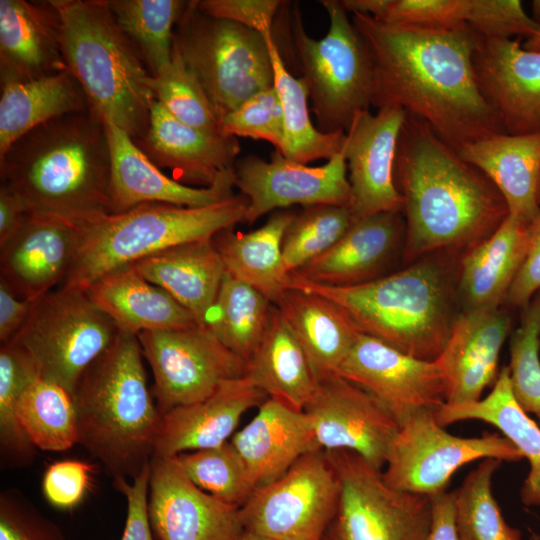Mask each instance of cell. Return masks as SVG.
<instances>
[{"mask_svg":"<svg viewBox=\"0 0 540 540\" xmlns=\"http://www.w3.org/2000/svg\"><path fill=\"white\" fill-rule=\"evenodd\" d=\"M351 20L371 57L373 107L403 109L457 152L505 133L477 83L473 54L481 36L470 25L388 24L360 13Z\"/></svg>","mask_w":540,"mask_h":540,"instance_id":"obj_1","label":"cell"},{"mask_svg":"<svg viewBox=\"0 0 540 540\" xmlns=\"http://www.w3.org/2000/svg\"><path fill=\"white\" fill-rule=\"evenodd\" d=\"M403 199V265L433 253L462 255L508 216L491 180L460 157L423 121L407 115L394 162Z\"/></svg>","mask_w":540,"mask_h":540,"instance_id":"obj_2","label":"cell"},{"mask_svg":"<svg viewBox=\"0 0 540 540\" xmlns=\"http://www.w3.org/2000/svg\"><path fill=\"white\" fill-rule=\"evenodd\" d=\"M110 168L105 121L89 109L33 129L0 155L1 184L27 213L75 224L112 213Z\"/></svg>","mask_w":540,"mask_h":540,"instance_id":"obj_3","label":"cell"},{"mask_svg":"<svg viewBox=\"0 0 540 540\" xmlns=\"http://www.w3.org/2000/svg\"><path fill=\"white\" fill-rule=\"evenodd\" d=\"M461 255L438 252L351 287H329L291 274V288L338 304L361 333L412 357L435 361L460 313L457 266Z\"/></svg>","mask_w":540,"mask_h":540,"instance_id":"obj_4","label":"cell"},{"mask_svg":"<svg viewBox=\"0 0 540 540\" xmlns=\"http://www.w3.org/2000/svg\"><path fill=\"white\" fill-rule=\"evenodd\" d=\"M137 335L119 332L83 372L72 394L78 439L113 479L149 466L161 423Z\"/></svg>","mask_w":540,"mask_h":540,"instance_id":"obj_5","label":"cell"},{"mask_svg":"<svg viewBox=\"0 0 540 540\" xmlns=\"http://www.w3.org/2000/svg\"><path fill=\"white\" fill-rule=\"evenodd\" d=\"M62 19L68 70L82 87L89 110L134 141L147 132L155 97L135 45L121 31L106 0H52Z\"/></svg>","mask_w":540,"mask_h":540,"instance_id":"obj_6","label":"cell"},{"mask_svg":"<svg viewBox=\"0 0 540 540\" xmlns=\"http://www.w3.org/2000/svg\"><path fill=\"white\" fill-rule=\"evenodd\" d=\"M248 199L234 195L201 207L144 203L76 224L75 256L61 286L86 290L103 275L169 248L244 223Z\"/></svg>","mask_w":540,"mask_h":540,"instance_id":"obj_7","label":"cell"},{"mask_svg":"<svg viewBox=\"0 0 540 540\" xmlns=\"http://www.w3.org/2000/svg\"><path fill=\"white\" fill-rule=\"evenodd\" d=\"M320 3L329 17L323 38L308 36L297 6L289 9L288 28L318 130L346 132L355 114L372 106L373 65L341 1Z\"/></svg>","mask_w":540,"mask_h":540,"instance_id":"obj_8","label":"cell"},{"mask_svg":"<svg viewBox=\"0 0 540 540\" xmlns=\"http://www.w3.org/2000/svg\"><path fill=\"white\" fill-rule=\"evenodd\" d=\"M173 49L194 75L221 121L257 92L273 86L266 37L203 12L188 1L176 24Z\"/></svg>","mask_w":540,"mask_h":540,"instance_id":"obj_9","label":"cell"},{"mask_svg":"<svg viewBox=\"0 0 540 540\" xmlns=\"http://www.w3.org/2000/svg\"><path fill=\"white\" fill-rule=\"evenodd\" d=\"M119 332L86 290L59 286L33 301L26 322L9 343L32 360L40 378L72 396L83 372Z\"/></svg>","mask_w":540,"mask_h":540,"instance_id":"obj_10","label":"cell"},{"mask_svg":"<svg viewBox=\"0 0 540 540\" xmlns=\"http://www.w3.org/2000/svg\"><path fill=\"white\" fill-rule=\"evenodd\" d=\"M340 479L336 513L321 540H424L431 524L425 495L389 487L358 454L327 451Z\"/></svg>","mask_w":540,"mask_h":540,"instance_id":"obj_11","label":"cell"},{"mask_svg":"<svg viewBox=\"0 0 540 540\" xmlns=\"http://www.w3.org/2000/svg\"><path fill=\"white\" fill-rule=\"evenodd\" d=\"M485 458L517 462L523 456L498 433L454 436L438 423L435 412L421 411L400 425L382 478L395 490L430 497L446 491L460 467Z\"/></svg>","mask_w":540,"mask_h":540,"instance_id":"obj_12","label":"cell"},{"mask_svg":"<svg viewBox=\"0 0 540 540\" xmlns=\"http://www.w3.org/2000/svg\"><path fill=\"white\" fill-rule=\"evenodd\" d=\"M340 490L328 452H308L240 507L244 529L277 540H321L336 513Z\"/></svg>","mask_w":540,"mask_h":540,"instance_id":"obj_13","label":"cell"},{"mask_svg":"<svg viewBox=\"0 0 540 540\" xmlns=\"http://www.w3.org/2000/svg\"><path fill=\"white\" fill-rule=\"evenodd\" d=\"M153 374L161 415L204 400L225 381L245 376L246 362L209 326L144 331L137 335Z\"/></svg>","mask_w":540,"mask_h":540,"instance_id":"obj_14","label":"cell"},{"mask_svg":"<svg viewBox=\"0 0 540 540\" xmlns=\"http://www.w3.org/2000/svg\"><path fill=\"white\" fill-rule=\"evenodd\" d=\"M337 374L370 394L399 425L446 403V380L437 360L412 357L363 333Z\"/></svg>","mask_w":540,"mask_h":540,"instance_id":"obj_15","label":"cell"},{"mask_svg":"<svg viewBox=\"0 0 540 540\" xmlns=\"http://www.w3.org/2000/svg\"><path fill=\"white\" fill-rule=\"evenodd\" d=\"M343 148V147H342ZM235 186L248 199L244 223L292 205L348 206L351 188L343 149L321 166H308L275 150L270 161L256 155L237 160Z\"/></svg>","mask_w":540,"mask_h":540,"instance_id":"obj_16","label":"cell"},{"mask_svg":"<svg viewBox=\"0 0 540 540\" xmlns=\"http://www.w3.org/2000/svg\"><path fill=\"white\" fill-rule=\"evenodd\" d=\"M304 412L320 449L351 451L378 471L385 467L400 425L362 388L339 374L327 376Z\"/></svg>","mask_w":540,"mask_h":540,"instance_id":"obj_17","label":"cell"},{"mask_svg":"<svg viewBox=\"0 0 540 540\" xmlns=\"http://www.w3.org/2000/svg\"><path fill=\"white\" fill-rule=\"evenodd\" d=\"M148 517L156 540H237L243 533L240 507L197 487L177 456L149 463Z\"/></svg>","mask_w":540,"mask_h":540,"instance_id":"obj_18","label":"cell"},{"mask_svg":"<svg viewBox=\"0 0 540 540\" xmlns=\"http://www.w3.org/2000/svg\"><path fill=\"white\" fill-rule=\"evenodd\" d=\"M407 113L395 106L355 114L345 132L343 152L351 188L353 221L381 212H402L403 199L394 181L399 135Z\"/></svg>","mask_w":540,"mask_h":540,"instance_id":"obj_19","label":"cell"},{"mask_svg":"<svg viewBox=\"0 0 540 540\" xmlns=\"http://www.w3.org/2000/svg\"><path fill=\"white\" fill-rule=\"evenodd\" d=\"M473 65L479 89L504 132L540 134V53L516 40L480 37Z\"/></svg>","mask_w":540,"mask_h":540,"instance_id":"obj_20","label":"cell"},{"mask_svg":"<svg viewBox=\"0 0 540 540\" xmlns=\"http://www.w3.org/2000/svg\"><path fill=\"white\" fill-rule=\"evenodd\" d=\"M77 225L42 213H26L16 235L0 248V281L19 298L34 301L61 286L73 262Z\"/></svg>","mask_w":540,"mask_h":540,"instance_id":"obj_21","label":"cell"},{"mask_svg":"<svg viewBox=\"0 0 540 540\" xmlns=\"http://www.w3.org/2000/svg\"><path fill=\"white\" fill-rule=\"evenodd\" d=\"M105 124L110 148L112 213H121L144 203L208 206L235 195L234 168L225 171L209 187L182 184L152 163L124 130L111 121H105Z\"/></svg>","mask_w":540,"mask_h":540,"instance_id":"obj_22","label":"cell"},{"mask_svg":"<svg viewBox=\"0 0 540 540\" xmlns=\"http://www.w3.org/2000/svg\"><path fill=\"white\" fill-rule=\"evenodd\" d=\"M402 212H381L355 221L327 251L292 275L319 285L351 287L386 275L403 255Z\"/></svg>","mask_w":540,"mask_h":540,"instance_id":"obj_23","label":"cell"},{"mask_svg":"<svg viewBox=\"0 0 540 540\" xmlns=\"http://www.w3.org/2000/svg\"><path fill=\"white\" fill-rule=\"evenodd\" d=\"M134 142L158 168L169 169L176 181L203 187L233 169L241 151L236 137L187 125L156 100L151 104L146 134Z\"/></svg>","mask_w":540,"mask_h":540,"instance_id":"obj_24","label":"cell"},{"mask_svg":"<svg viewBox=\"0 0 540 540\" xmlns=\"http://www.w3.org/2000/svg\"><path fill=\"white\" fill-rule=\"evenodd\" d=\"M512 319L503 307L460 311L447 345L437 359L446 380V403L480 400L498 378L500 351L511 331Z\"/></svg>","mask_w":540,"mask_h":540,"instance_id":"obj_25","label":"cell"},{"mask_svg":"<svg viewBox=\"0 0 540 540\" xmlns=\"http://www.w3.org/2000/svg\"><path fill=\"white\" fill-rule=\"evenodd\" d=\"M62 19L52 0H0V84L67 70Z\"/></svg>","mask_w":540,"mask_h":540,"instance_id":"obj_26","label":"cell"},{"mask_svg":"<svg viewBox=\"0 0 540 540\" xmlns=\"http://www.w3.org/2000/svg\"><path fill=\"white\" fill-rule=\"evenodd\" d=\"M266 398L246 376L223 382L204 400L162 415L154 455L178 456L228 442L243 414Z\"/></svg>","mask_w":540,"mask_h":540,"instance_id":"obj_27","label":"cell"},{"mask_svg":"<svg viewBox=\"0 0 540 540\" xmlns=\"http://www.w3.org/2000/svg\"><path fill=\"white\" fill-rule=\"evenodd\" d=\"M230 442L257 489L282 477L303 455L320 449L308 415L272 398L258 406L254 418Z\"/></svg>","mask_w":540,"mask_h":540,"instance_id":"obj_28","label":"cell"},{"mask_svg":"<svg viewBox=\"0 0 540 540\" xmlns=\"http://www.w3.org/2000/svg\"><path fill=\"white\" fill-rule=\"evenodd\" d=\"M528 224L508 214L493 234L460 256L457 294L461 311L504 306L527 251Z\"/></svg>","mask_w":540,"mask_h":540,"instance_id":"obj_29","label":"cell"},{"mask_svg":"<svg viewBox=\"0 0 540 540\" xmlns=\"http://www.w3.org/2000/svg\"><path fill=\"white\" fill-rule=\"evenodd\" d=\"M86 291L120 332L138 335L199 325L186 308L132 264L103 275Z\"/></svg>","mask_w":540,"mask_h":540,"instance_id":"obj_30","label":"cell"},{"mask_svg":"<svg viewBox=\"0 0 540 540\" xmlns=\"http://www.w3.org/2000/svg\"><path fill=\"white\" fill-rule=\"evenodd\" d=\"M458 154L491 180L510 215L529 223L539 213L540 134L498 133L466 144Z\"/></svg>","mask_w":540,"mask_h":540,"instance_id":"obj_31","label":"cell"},{"mask_svg":"<svg viewBox=\"0 0 540 540\" xmlns=\"http://www.w3.org/2000/svg\"><path fill=\"white\" fill-rule=\"evenodd\" d=\"M274 305L302 347L317 382L337 374L361 334L346 311L322 295L295 288Z\"/></svg>","mask_w":540,"mask_h":540,"instance_id":"obj_32","label":"cell"},{"mask_svg":"<svg viewBox=\"0 0 540 540\" xmlns=\"http://www.w3.org/2000/svg\"><path fill=\"white\" fill-rule=\"evenodd\" d=\"M132 265L186 308L199 325L208 326L226 274L213 238L181 244Z\"/></svg>","mask_w":540,"mask_h":540,"instance_id":"obj_33","label":"cell"},{"mask_svg":"<svg viewBox=\"0 0 540 540\" xmlns=\"http://www.w3.org/2000/svg\"><path fill=\"white\" fill-rule=\"evenodd\" d=\"M295 213L279 210L251 232L226 228L213 237L226 274L252 286L272 304L290 289L291 273L282 256L284 233Z\"/></svg>","mask_w":540,"mask_h":540,"instance_id":"obj_34","label":"cell"},{"mask_svg":"<svg viewBox=\"0 0 540 540\" xmlns=\"http://www.w3.org/2000/svg\"><path fill=\"white\" fill-rule=\"evenodd\" d=\"M245 376L268 398L299 411L316 391L309 361L274 304L264 335L246 362Z\"/></svg>","mask_w":540,"mask_h":540,"instance_id":"obj_35","label":"cell"},{"mask_svg":"<svg viewBox=\"0 0 540 540\" xmlns=\"http://www.w3.org/2000/svg\"><path fill=\"white\" fill-rule=\"evenodd\" d=\"M435 416L443 427L475 419L500 430L530 464V471L520 490L522 503L525 506H540V427L515 401L508 366L500 370L487 397L459 405L445 403L435 412Z\"/></svg>","mask_w":540,"mask_h":540,"instance_id":"obj_36","label":"cell"},{"mask_svg":"<svg viewBox=\"0 0 540 540\" xmlns=\"http://www.w3.org/2000/svg\"><path fill=\"white\" fill-rule=\"evenodd\" d=\"M88 109L85 93L68 69L29 81L1 84L0 155L33 129L62 115Z\"/></svg>","mask_w":540,"mask_h":540,"instance_id":"obj_37","label":"cell"},{"mask_svg":"<svg viewBox=\"0 0 540 540\" xmlns=\"http://www.w3.org/2000/svg\"><path fill=\"white\" fill-rule=\"evenodd\" d=\"M265 37L273 65V86L283 112L284 134L280 152L301 164L319 159L329 160L341 151L345 132L323 133L313 125L304 81L301 77H294L286 68L273 34Z\"/></svg>","mask_w":540,"mask_h":540,"instance_id":"obj_38","label":"cell"},{"mask_svg":"<svg viewBox=\"0 0 540 540\" xmlns=\"http://www.w3.org/2000/svg\"><path fill=\"white\" fill-rule=\"evenodd\" d=\"M272 306L255 288L225 274L208 326L230 351L247 362L264 335Z\"/></svg>","mask_w":540,"mask_h":540,"instance_id":"obj_39","label":"cell"},{"mask_svg":"<svg viewBox=\"0 0 540 540\" xmlns=\"http://www.w3.org/2000/svg\"><path fill=\"white\" fill-rule=\"evenodd\" d=\"M188 1L106 0L121 31L138 49L150 75L171 60L173 34Z\"/></svg>","mask_w":540,"mask_h":540,"instance_id":"obj_40","label":"cell"},{"mask_svg":"<svg viewBox=\"0 0 540 540\" xmlns=\"http://www.w3.org/2000/svg\"><path fill=\"white\" fill-rule=\"evenodd\" d=\"M16 412L24 433L37 449L59 452L77 444L73 399L58 384L36 378L19 397Z\"/></svg>","mask_w":540,"mask_h":540,"instance_id":"obj_41","label":"cell"},{"mask_svg":"<svg viewBox=\"0 0 540 540\" xmlns=\"http://www.w3.org/2000/svg\"><path fill=\"white\" fill-rule=\"evenodd\" d=\"M39 377L32 360L11 343L0 348V457L4 468L30 465L37 448L24 433L16 407L25 388Z\"/></svg>","mask_w":540,"mask_h":540,"instance_id":"obj_42","label":"cell"},{"mask_svg":"<svg viewBox=\"0 0 540 540\" xmlns=\"http://www.w3.org/2000/svg\"><path fill=\"white\" fill-rule=\"evenodd\" d=\"M502 461L485 458L455 491L456 526L460 540H522L508 525L492 494V477Z\"/></svg>","mask_w":540,"mask_h":540,"instance_id":"obj_43","label":"cell"},{"mask_svg":"<svg viewBox=\"0 0 540 540\" xmlns=\"http://www.w3.org/2000/svg\"><path fill=\"white\" fill-rule=\"evenodd\" d=\"M187 477L201 490L242 507L257 490L249 471L230 441L177 456Z\"/></svg>","mask_w":540,"mask_h":540,"instance_id":"obj_44","label":"cell"},{"mask_svg":"<svg viewBox=\"0 0 540 540\" xmlns=\"http://www.w3.org/2000/svg\"><path fill=\"white\" fill-rule=\"evenodd\" d=\"M354 223L348 206L320 204L304 207L287 227L282 256L289 273L331 248Z\"/></svg>","mask_w":540,"mask_h":540,"instance_id":"obj_45","label":"cell"},{"mask_svg":"<svg viewBox=\"0 0 540 540\" xmlns=\"http://www.w3.org/2000/svg\"><path fill=\"white\" fill-rule=\"evenodd\" d=\"M145 84L155 100L179 121L211 134H221L220 121L209 98L175 49L170 62L156 75H149Z\"/></svg>","mask_w":540,"mask_h":540,"instance_id":"obj_46","label":"cell"},{"mask_svg":"<svg viewBox=\"0 0 540 540\" xmlns=\"http://www.w3.org/2000/svg\"><path fill=\"white\" fill-rule=\"evenodd\" d=\"M540 291L522 308L519 327L510 337L509 379L521 409L540 420Z\"/></svg>","mask_w":540,"mask_h":540,"instance_id":"obj_47","label":"cell"},{"mask_svg":"<svg viewBox=\"0 0 540 540\" xmlns=\"http://www.w3.org/2000/svg\"><path fill=\"white\" fill-rule=\"evenodd\" d=\"M346 10L384 23L453 27L466 23L468 0H343Z\"/></svg>","mask_w":540,"mask_h":540,"instance_id":"obj_48","label":"cell"},{"mask_svg":"<svg viewBox=\"0 0 540 540\" xmlns=\"http://www.w3.org/2000/svg\"><path fill=\"white\" fill-rule=\"evenodd\" d=\"M223 136L248 137L271 143L281 151L284 122L279 96L274 86L261 90L229 112L220 121Z\"/></svg>","mask_w":540,"mask_h":540,"instance_id":"obj_49","label":"cell"},{"mask_svg":"<svg viewBox=\"0 0 540 540\" xmlns=\"http://www.w3.org/2000/svg\"><path fill=\"white\" fill-rule=\"evenodd\" d=\"M466 23L489 39L528 38L538 26L519 0H468Z\"/></svg>","mask_w":540,"mask_h":540,"instance_id":"obj_50","label":"cell"},{"mask_svg":"<svg viewBox=\"0 0 540 540\" xmlns=\"http://www.w3.org/2000/svg\"><path fill=\"white\" fill-rule=\"evenodd\" d=\"M0 540H65L53 521L42 515L21 493L10 488L0 494Z\"/></svg>","mask_w":540,"mask_h":540,"instance_id":"obj_51","label":"cell"},{"mask_svg":"<svg viewBox=\"0 0 540 540\" xmlns=\"http://www.w3.org/2000/svg\"><path fill=\"white\" fill-rule=\"evenodd\" d=\"M95 468L81 460H61L45 471L42 490L53 506L71 509L77 506L91 487Z\"/></svg>","mask_w":540,"mask_h":540,"instance_id":"obj_52","label":"cell"},{"mask_svg":"<svg viewBox=\"0 0 540 540\" xmlns=\"http://www.w3.org/2000/svg\"><path fill=\"white\" fill-rule=\"evenodd\" d=\"M200 9L217 18L233 21L261 33L273 34V22L283 5L280 0H201Z\"/></svg>","mask_w":540,"mask_h":540,"instance_id":"obj_53","label":"cell"},{"mask_svg":"<svg viewBox=\"0 0 540 540\" xmlns=\"http://www.w3.org/2000/svg\"><path fill=\"white\" fill-rule=\"evenodd\" d=\"M149 466L130 483L115 479L113 485L127 501V517L121 540H156L148 517Z\"/></svg>","mask_w":540,"mask_h":540,"instance_id":"obj_54","label":"cell"},{"mask_svg":"<svg viewBox=\"0 0 540 540\" xmlns=\"http://www.w3.org/2000/svg\"><path fill=\"white\" fill-rule=\"evenodd\" d=\"M528 246L504 306L524 308L540 291V211L528 224Z\"/></svg>","mask_w":540,"mask_h":540,"instance_id":"obj_55","label":"cell"},{"mask_svg":"<svg viewBox=\"0 0 540 540\" xmlns=\"http://www.w3.org/2000/svg\"><path fill=\"white\" fill-rule=\"evenodd\" d=\"M33 301L17 297L0 281V342L8 344L20 331L31 311Z\"/></svg>","mask_w":540,"mask_h":540,"instance_id":"obj_56","label":"cell"},{"mask_svg":"<svg viewBox=\"0 0 540 540\" xmlns=\"http://www.w3.org/2000/svg\"><path fill=\"white\" fill-rule=\"evenodd\" d=\"M431 524L424 540H460L455 514V491H443L429 497Z\"/></svg>","mask_w":540,"mask_h":540,"instance_id":"obj_57","label":"cell"},{"mask_svg":"<svg viewBox=\"0 0 540 540\" xmlns=\"http://www.w3.org/2000/svg\"><path fill=\"white\" fill-rule=\"evenodd\" d=\"M26 210L8 187L0 185V248L4 247L21 228Z\"/></svg>","mask_w":540,"mask_h":540,"instance_id":"obj_58","label":"cell"},{"mask_svg":"<svg viewBox=\"0 0 540 540\" xmlns=\"http://www.w3.org/2000/svg\"><path fill=\"white\" fill-rule=\"evenodd\" d=\"M521 46L527 51L540 53V22L535 32L526 38V41Z\"/></svg>","mask_w":540,"mask_h":540,"instance_id":"obj_59","label":"cell"},{"mask_svg":"<svg viewBox=\"0 0 540 540\" xmlns=\"http://www.w3.org/2000/svg\"><path fill=\"white\" fill-rule=\"evenodd\" d=\"M237 540H277L265 535H261L255 532L244 530Z\"/></svg>","mask_w":540,"mask_h":540,"instance_id":"obj_60","label":"cell"},{"mask_svg":"<svg viewBox=\"0 0 540 540\" xmlns=\"http://www.w3.org/2000/svg\"><path fill=\"white\" fill-rule=\"evenodd\" d=\"M537 199H538V203L540 205V181H539V186H538Z\"/></svg>","mask_w":540,"mask_h":540,"instance_id":"obj_61","label":"cell"}]
</instances>
